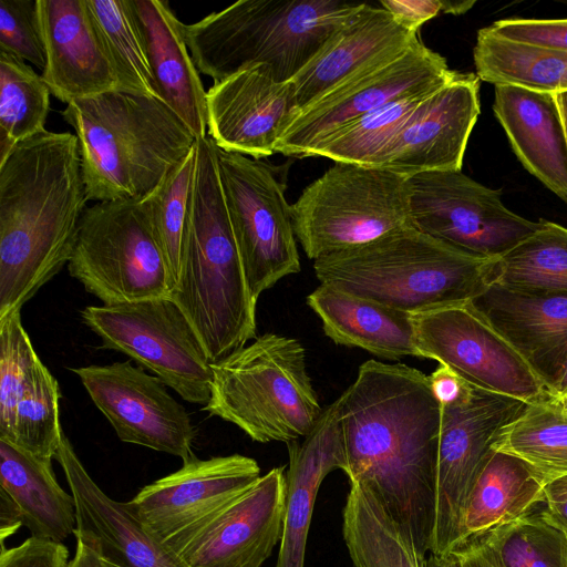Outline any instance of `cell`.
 Here are the masks:
<instances>
[{
	"label": "cell",
	"instance_id": "cell-29",
	"mask_svg": "<svg viewBox=\"0 0 567 567\" xmlns=\"http://www.w3.org/2000/svg\"><path fill=\"white\" fill-rule=\"evenodd\" d=\"M547 483L524 461L492 450L464 502L460 545L538 509Z\"/></svg>",
	"mask_w": 567,
	"mask_h": 567
},
{
	"label": "cell",
	"instance_id": "cell-19",
	"mask_svg": "<svg viewBox=\"0 0 567 567\" xmlns=\"http://www.w3.org/2000/svg\"><path fill=\"white\" fill-rule=\"evenodd\" d=\"M480 79L458 73L429 95L378 159V168L405 177L461 171L467 142L481 112Z\"/></svg>",
	"mask_w": 567,
	"mask_h": 567
},
{
	"label": "cell",
	"instance_id": "cell-7",
	"mask_svg": "<svg viewBox=\"0 0 567 567\" xmlns=\"http://www.w3.org/2000/svg\"><path fill=\"white\" fill-rule=\"evenodd\" d=\"M204 406L259 443L307 436L323 409L308 374L306 350L295 338L265 333L212 364Z\"/></svg>",
	"mask_w": 567,
	"mask_h": 567
},
{
	"label": "cell",
	"instance_id": "cell-2",
	"mask_svg": "<svg viewBox=\"0 0 567 567\" xmlns=\"http://www.w3.org/2000/svg\"><path fill=\"white\" fill-rule=\"evenodd\" d=\"M87 202L75 134L45 131L0 163V320L69 264Z\"/></svg>",
	"mask_w": 567,
	"mask_h": 567
},
{
	"label": "cell",
	"instance_id": "cell-10",
	"mask_svg": "<svg viewBox=\"0 0 567 567\" xmlns=\"http://www.w3.org/2000/svg\"><path fill=\"white\" fill-rule=\"evenodd\" d=\"M81 317L103 348L152 371L183 400L208 403L213 363L190 321L169 297L87 306Z\"/></svg>",
	"mask_w": 567,
	"mask_h": 567
},
{
	"label": "cell",
	"instance_id": "cell-51",
	"mask_svg": "<svg viewBox=\"0 0 567 567\" xmlns=\"http://www.w3.org/2000/svg\"><path fill=\"white\" fill-rule=\"evenodd\" d=\"M555 97L561 114V118L564 122L566 136H567V91L566 92H559L555 93Z\"/></svg>",
	"mask_w": 567,
	"mask_h": 567
},
{
	"label": "cell",
	"instance_id": "cell-5",
	"mask_svg": "<svg viewBox=\"0 0 567 567\" xmlns=\"http://www.w3.org/2000/svg\"><path fill=\"white\" fill-rule=\"evenodd\" d=\"M365 2L240 0L182 32L199 73L214 83L265 64L279 82L292 80Z\"/></svg>",
	"mask_w": 567,
	"mask_h": 567
},
{
	"label": "cell",
	"instance_id": "cell-15",
	"mask_svg": "<svg viewBox=\"0 0 567 567\" xmlns=\"http://www.w3.org/2000/svg\"><path fill=\"white\" fill-rule=\"evenodd\" d=\"M525 402L465 385L441 404L435 475V518L430 554L445 556L460 546V524L471 485L499 432Z\"/></svg>",
	"mask_w": 567,
	"mask_h": 567
},
{
	"label": "cell",
	"instance_id": "cell-32",
	"mask_svg": "<svg viewBox=\"0 0 567 567\" xmlns=\"http://www.w3.org/2000/svg\"><path fill=\"white\" fill-rule=\"evenodd\" d=\"M473 59L477 78L495 86L567 91V52L508 40L485 27L477 32Z\"/></svg>",
	"mask_w": 567,
	"mask_h": 567
},
{
	"label": "cell",
	"instance_id": "cell-18",
	"mask_svg": "<svg viewBox=\"0 0 567 567\" xmlns=\"http://www.w3.org/2000/svg\"><path fill=\"white\" fill-rule=\"evenodd\" d=\"M207 133L217 147L261 159L298 112L291 80L279 82L265 64L214 83L206 93Z\"/></svg>",
	"mask_w": 567,
	"mask_h": 567
},
{
	"label": "cell",
	"instance_id": "cell-35",
	"mask_svg": "<svg viewBox=\"0 0 567 567\" xmlns=\"http://www.w3.org/2000/svg\"><path fill=\"white\" fill-rule=\"evenodd\" d=\"M50 94L42 75L0 51V163L17 144L47 131Z\"/></svg>",
	"mask_w": 567,
	"mask_h": 567
},
{
	"label": "cell",
	"instance_id": "cell-36",
	"mask_svg": "<svg viewBox=\"0 0 567 567\" xmlns=\"http://www.w3.org/2000/svg\"><path fill=\"white\" fill-rule=\"evenodd\" d=\"M439 89L403 96L348 123L321 142L311 156H323L334 163L375 167L389 143L406 125L423 101Z\"/></svg>",
	"mask_w": 567,
	"mask_h": 567
},
{
	"label": "cell",
	"instance_id": "cell-20",
	"mask_svg": "<svg viewBox=\"0 0 567 567\" xmlns=\"http://www.w3.org/2000/svg\"><path fill=\"white\" fill-rule=\"evenodd\" d=\"M286 499L285 467H274L178 555L190 567H260L280 543Z\"/></svg>",
	"mask_w": 567,
	"mask_h": 567
},
{
	"label": "cell",
	"instance_id": "cell-46",
	"mask_svg": "<svg viewBox=\"0 0 567 567\" xmlns=\"http://www.w3.org/2000/svg\"><path fill=\"white\" fill-rule=\"evenodd\" d=\"M545 516L567 534V476L548 482L544 488Z\"/></svg>",
	"mask_w": 567,
	"mask_h": 567
},
{
	"label": "cell",
	"instance_id": "cell-31",
	"mask_svg": "<svg viewBox=\"0 0 567 567\" xmlns=\"http://www.w3.org/2000/svg\"><path fill=\"white\" fill-rule=\"evenodd\" d=\"M0 489L19 508L31 536L63 542L74 534L75 502L58 483L52 462L0 439Z\"/></svg>",
	"mask_w": 567,
	"mask_h": 567
},
{
	"label": "cell",
	"instance_id": "cell-6",
	"mask_svg": "<svg viewBox=\"0 0 567 567\" xmlns=\"http://www.w3.org/2000/svg\"><path fill=\"white\" fill-rule=\"evenodd\" d=\"M496 259L471 255L405 226L319 258L313 270L320 284L415 313L472 301L493 282Z\"/></svg>",
	"mask_w": 567,
	"mask_h": 567
},
{
	"label": "cell",
	"instance_id": "cell-40",
	"mask_svg": "<svg viewBox=\"0 0 567 567\" xmlns=\"http://www.w3.org/2000/svg\"><path fill=\"white\" fill-rule=\"evenodd\" d=\"M60 398L58 381L39 359L17 403L13 436L9 442L52 462L64 434L59 417Z\"/></svg>",
	"mask_w": 567,
	"mask_h": 567
},
{
	"label": "cell",
	"instance_id": "cell-48",
	"mask_svg": "<svg viewBox=\"0 0 567 567\" xmlns=\"http://www.w3.org/2000/svg\"><path fill=\"white\" fill-rule=\"evenodd\" d=\"M456 567H498L477 538H470L451 551Z\"/></svg>",
	"mask_w": 567,
	"mask_h": 567
},
{
	"label": "cell",
	"instance_id": "cell-26",
	"mask_svg": "<svg viewBox=\"0 0 567 567\" xmlns=\"http://www.w3.org/2000/svg\"><path fill=\"white\" fill-rule=\"evenodd\" d=\"M493 111L519 162L567 204V136L555 94L496 85Z\"/></svg>",
	"mask_w": 567,
	"mask_h": 567
},
{
	"label": "cell",
	"instance_id": "cell-24",
	"mask_svg": "<svg viewBox=\"0 0 567 567\" xmlns=\"http://www.w3.org/2000/svg\"><path fill=\"white\" fill-rule=\"evenodd\" d=\"M471 303L545 385L567 350V293L491 284Z\"/></svg>",
	"mask_w": 567,
	"mask_h": 567
},
{
	"label": "cell",
	"instance_id": "cell-9",
	"mask_svg": "<svg viewBox=\"0 0 567 567\" xmlns=\"http://www.w3.org/2000/svg\"><path fill=\"white\" fill-rule=\"evenodd\" d=\"M69 274L103 305L169 297V274L141 199L85 208Z\"/></svg>",
	"mask_w": 567,
	"mask_h": 567
},
{
	"label": "cell",
	"instance_id": "cell-52",
	"mask_svg": "<svg viewBox=\"0 0 567 567\" xmlns=\"http://www.w3.org/2000/svg\"><path fill=\"white\" fill-rule=\"evenodd\" d=\"M104 563H105L106 567H118V566H116L112 563L105 561V560H104Z\"/></svg>",
	"mask_w": 567,
	"mask_h": 567
},
{
	"label": "cell",
	"instance_id": "cell-30",
	"mask_svg": "<svg viewBox=\"0 0 567 567\" xmlns=\"http://www.w3.org/2000/svg\"><path fill=\"white\" fill-rule=\"evenodd\" d=\"M342 535L353 567H456L453 553L422 555L368 486L351 482Z\"/></svg>",
	"mask_w": 567,
	"mask_h": 567
},
{
	"label": "cell",
	"instance_id": "cell-41",
	"mask_svg": "<svg viewBox=\"0 0 567 567\" xmlns=\"http://www.w3.org/2000/svg\"><path fill=\"white\" fill-rule=\"evenodd\" d=\"M39 357L24 330L20 310L0 320V439L11 441L22 389Z\"/></svg>",
	"mask_w": 567,
	"mask_h": 567
},
{
	"label": "cell",
	"instance_id": "cell-3",
	"mask_svg": "<svg viewBox=\"0 0 567 567\" xmlns=\"http://www.w3.org/2000/svg\"><path fill=\"white\" fill-rule=\"evenodd\" d=\"M196 171L189 200L184 255L169 298L200 338L212 363L256 339V303L245 276L207 135L196 140Z\"/></svg>",
	"mask_w": 567,
	"mask_h": 567
},
{
	"label": "cell",
	"instance_id": "cell-49",
	"mask_svg": "<svg viewBox=\"0 0 567 567\" xmlns=\"http://www.w3.org/2000/svg\"><path fill=\"white\" fill-rule=\"evenodd\" d=\"M23 525L21 513L7 493L0 489V540L4 547L6 538L16 534Z\"/></svg>",
	"mask_w": 567,
	"mask_h": 567
},
{
	"label": "cell",
	"instance_id": "cell-28",
	"mask_svg": "<svg viewBox=\"0 0 567 567\" xmlns=\"http://www.w3.org/2000/svg\"><path fill=\"white\" fill-rule=\"evenodd\" d=\"M307 303L336 344L360 348L384 359L421 358L412 313L328 284L307 296Z\"/></svg>",
	"mask_w": 567,
	"mask_h": 567
},
{
	"label": "cell",
	"instance_id": "cell-1",
	"mask_svg": "<svg viewBox=\"0 0 567 567\" xmlns=\"http://www.w3.org/2000/svg\"><path fill=\"white\" fill-rule=\"evenodd\" d=\"M339 401L349 482L374 492L426 556L441 429V403L429 375L403 363L368 360Z\"/></svg>",
	"mask_w": 567,
	"mask_h": 567
},
{
	"label": "cell",
	"instance_id": "cell-4",
	"mask_svg": "<svg viewBox=\"0 0 567 567\" xmlns=\"http://www.w3.org/2000/svg\"><path fill=\"white\" fill-rule=\"evenodd\" d=\"M87 200L143 199L192 151L196 137L158 97L121 90L66 104Z\"/></svg>",
	"mask_w": 567,
	"mask_h": 567
},
{
	"label": "cell",
	"instance_id": "cell-23",
	"mask_svg": "<svg viewBox=\"0 0 567 567\" xmlns=\"http://www.w3.org/2000/svg\"><path fill=\"white\" fill-rule=\"evenodd\" d=\"M417 39L388 10L365 2L291 80L298 111L367 68L403 53Z\"/></svg>",
	"mask_w": 567,
	"mask_h": 567
},
{
	"label": "cell",
	"instance_id": "cell-38",
	"mask_svg": "<svg viewBox=\"0 0 567 567\" xmlns=\"http://www.w3.org/2000/svg\"><path fill=\"white\" fill-rule=\"evenodd\" d=\"M196 156L195 144L165 179L150 195L141 199L152 235L165 260L172 290L178 281L183 262Z\"/></svg>",
	"mask_w": 567,
	"mask_h": 567
},
{
	"label": "cell",
	"instance_id": "cell-12",
	"mask_svg": "<svg viewBox=\"0 0 567 567\" xmlns=\"http://www.w3.org/2000/svg\"><path fill=\"white\" fill-rule=\"evenodd\" d=\"M410 226L474 256L496 259L534 234L526 219L462 171L424 172L408 177Z\"/></svg>",
	"mask_w": 567,
	"mask_h": 567
},
{
	"label": "cell",
	"instance_id": "cell-13",
	"mask_svg": "<svg viewBox=\"0 0 567 567\" xmlns=\"http://www.w3.org/2000/svg\"><path fill=\"white\" fill-rule=\"evenodd\" d=\"M446 60L417 39L403 53L346 80L297 112L276 153L307 157L348 123L403 96L439 89L456 76Z\"/></svg>",
	"mask_w": 567,
	"mask_h": 567
},
{
	"label": "cell",
	"instance_id": "cell-14",
	"mask_svg": "<svg viewBox=\"0 0 567 567\" xmlns=\"http://www.w3.org/2000/svg\"><path fill=\"white\" fill-rule=\"evenodd\" d=\"M421 358L437 361L472 386L525 403L547 391L524 358L471 301L412 313Z\"/></svg>",
	"mask_w": 567,
	"mask_h": 567
},
{
	"label": "cell",
	"instance_id": "cell-44",
	"mask_svg": "<svg viewBox=\"0 0 567 567\" xmlns=\"http://www.w3.org/2000/svg\"><path fill=\"white\" fill-rule=\"evenodd\" d=\"M68 558L63 543L31 536L17 547H2L0 567H66Z\"/></svg>",
	"mask_w": 567,
	"mask_h": 567
},
{
	"label": "cell",
	"instance_id": "cell-47",
	"mask_svg": "<svg viewBox=\"0 0 567 567\" xmlns=\"http://www.w3.org/2000/svg\"><path fill=\"white\" fill-rule=\"evenodd\" d=\"M429 378L433 393L441 404L456 400L467 384L455 372L442 364Z\"/></svg>",
	"mask_w": 567,
	"mask_h": 567
},
{
	"label": "cell",
	"instance_id": "cell-22",
	"mask_svg": "<svg viewBox=\"0 0 567 567\" xmlns=\"http://www.w3.org/2000/svg\"><path fill=\"white\" fill-rule=\"evenodd\" d=\"M38 19L51 94L69 104L120 90L86 0H38Z\"/></svg>",
	"mask_w": 567,
	"mask_h": 567
},
{
	"label": "cell",
	"instance_id": "cell-34",
	"mask_svg": "<svg viewBox=\"0 0 567 567\" xmlns=\"http://www.w3.org/2000/svg\"><path fill=\"white\" fill-rule=\"evenodd\" d=\"M492 284L567 293V228L540 220L534 234L495 260Z\"/></svg>",
	"mask_w": 567,
	"mask_h": 567
},
{
	"label": "cell",
	"instance_id": "cell-8",
	"mask_svg": "<svg viewBox=\"0 0 567 567\" xmlns=\"http://www.w3.org/2000/svg\"><path fill=\"white\" fill-rule=\"evenodd\" d=\"M297 240L313 261L410 226L408 177L334 163L290 205Z\"/></svg>",
	"mask_w": 567,
	"mask_h": 567
},
{
	"label": "cell",
	"instance_id": "cell-42",
	"mask_svg": "<svg viewBox=\"0 0 567 567\" xmlns=\"http://www.w3.org/2000/svg\"><path fill=\"white\" fill-rule=\"evenodd\" d=\"M0 51L44 70L45 52L39 27L38 0H0Z\"/></svg>",
	"mask_w": 567,
	"mask_h": 567
},
{
	"label": "cell",
	"instance_id": "cell-11",
	"mask_svg": "<svg viewBox=\"0 0 567 567\" xmlns=\"http://www.w3.org/2000/svg\"><path fill=\"white\" fill-rule=\"evenodd\" d=\"M216 158L247 284L258 300L301 268L285 183L275 167L261 159L217 146Z\"/></svg>",
	"mask_w": 567,
	"mask_h": 567
},
{
	"label": "cell",
	"instance_id": "cell-27",
	"mask_svg": "<svg viewBox=\"0 0 567 567\" xmlns=\"http://www.w3.org/2000/svg\"><path fill=\"white\" fill-rule=\"evenodd\" d=\"M140 27L159 97L183 120L196 140L206 137L207 103L199 72L182 24L163 0H128Z\"/></svg>",
	"mask_w": 567,
	"mask_h": 567
},
{
	"label": "cell",
	"instance_id": "cell-45",
	"mask_svg": "<svg viewBox=\"0 0 567 567\" xmlns=\"http://www.w3.org/2000/svg\"><path fill=\"white\" fill-rule=\"evenodd\" d=\"M475 1L443 0H381L379 4L388 10L403 28L419 32L420 27L439 13L461 14L472 8Z\"/></svg>",
	"mask_w": 567,
	"mask_h": 567
},
{
	"label": "cell",
	"instance_id": "cell-25",
	"mask_svg": "<svg viewBox=\"0 0 567 567\" xmlns=\"http://www.w3.org/2000/svg\"><path fill=\"white\" fill-rule=\"evenodd\" d=\"M287 450L286 512L275 567H305L307 539L320 485L334 470L347 473L339 398L323 409L303 441L288 442Z\"/></svg>",
	"mask_w": 567,
	"mask_h": 567
},
{
	"label": "cell",
	"instance_id": "cell-17",
	"mask_svg": "<svg viewBox=\"0 0 567 567\" xmlns=\"http://www.w3.org/2000/svg\"><path fill=\"white\" fill-rule=\"evenodd\" d=\"M89 396L125 442L178 456H195V426L166 384L131 360L72 368Z\"/></svg>",
	"mask_w": 567,
	"mask_h": 567
},
{
	"label": "cell",
	"instance_id": "cell-43",
	"mask_svg": "<svg viewBox=\"0 0 567 567\" xmlns=\"http://www.w3.org/2000/svg\"><path fill=\"white\" fill-rule=\"evenodd\" d=\"M487 28L508 40L567 52V18H507L495 21Z\"/></svg>",
	"mask_w": 567,
	"mask_h": 567
},
{
	"label": "cell",
	"instance_id": "cell-33",
	"mask_svg": "<svg viewBox=\"0 0 567 567\" xmlns=\"http://www.w3.org/2000/svg\"><path fill=\"white\" fill-rule=\"evenodd\" d=\"M491 447L524 461L548 482L567 476V413L547 393L526 403Z\"/></svg>",
	"mask_w": 567,
	"mask_h": 567
},
{
	"label": "cell",
	"instance_id": "cell-21",
	"mask_svg": "<svg viewBox=\"0 0 567 567\" xmlns=\"http://www.w3.org/2000/svg\"><path fill=\"white\" fill-rule=\"evenodd\" d=\"M54 460L61 465L75 502L74 536L118 567H190L156 539L126 503L107 496L92 480L63 434Z\"/></svg>",
	"mask_w": 567,
	"mask_h": 567
},
{
	"label": "cell",
	"instance_id": "cell-39",
	"mask_svg": "<svg viewBox=\"0 0 567 567\" xmlns=\"http://www.w3.org/2000/svg\"><path fill=\"white\" fill-rule=\"evenodd\" d=\"M474 538L498 567H567V534L542 508Z\"/></svg>",
	"mask_w": 567,
	"mask_h": 567
},
{
	"label": "cell",
	"instance_id": "cell-50",
	"mask_svg": "<svg viewBox=\"0 0 567 567\" xmlns=\"http://www.w3.org/2000/svg\"><path fill=\"white\" fill-rule=\"evenodd\" d=\"M66 567H106V565L94 548L76 539L74 557Z\"/></svg>",
	"mask_w": 567,
	"mask_h": 567
},
{
	"label": "cell",
	"instance_id": "cell-37",
	"mask_svg": "<svg viewBox=\"0 0 567 567\" xmlns=\"http://www.w3.org/2000/svg\"><path fill=\"white\" fill-rule=\"evenodd\" d=\"M120 90L159 97L145 43L128 0H86Z\"/></svg>",
	"mask_w": 567,
	"mask_h": 567
},
{
	"label": "cell",
	"instance_id": "cell-16",
	"mask_svg": "<svg viewBox=\"0 0 567 567\" xmlns=\"http://www.w3.org/2000/svg\"><path fill=\"white\" fill-rule=\"evenodd\" d=\"M260 476L258 463L245 455H195L144 486L126 505L156 539L178 554Z\"/></svg>",
	"mask_w": 567,
	"mask_h": 567
}]
</instances>
